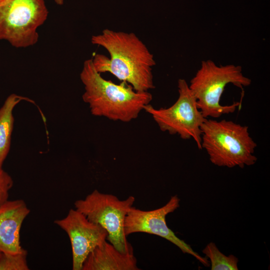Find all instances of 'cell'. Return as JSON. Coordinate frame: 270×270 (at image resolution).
<instances>
[{"label":"cell","mask_w":270,"mask_h":270,"mask_svg":"<svg viewBox=\"0 0 270 270\" xmlns=\"http://www.w3.org/2000/svg\"><path fill=\"white\" fill-rule=\"evenodd\" d=\"M251 82V80L244 75L241 66H218L211 60H206L202 62L189 87L203 116L215 119L233 113L240 105V102L220 104L221 96L226 86L232 84L243 90V88L249 86Z\"/></svg>","instance_id":"4"},{"label":"cell","mask_w":270,"mask_h":270,"mask_svg":"<svg viewBox=\"0 0 270 270\" xmlns=\"http://www.w3.org/2000/svg\"><path fill=\"white\" fill-rule=\"evenodd\" d=\"M32 100L26 97L11 94L0 108V167L6 160L10 150L11 136L14 118L12 111L16 106L22 100Z\"/></svg>","instance_id":"12"},{"label":"cell","mask_w":270,"mask_h":270,"mask_svg":"<svg viewBox=\"0 0 270 270\" xmlns=\"http://www.w3.org/2000/svg\"><path fill=\"white\" fill-rule=\"evenodd\" d=\"M44 0H4L0 2V40L16 48L35 44L38 28L47 19Z\"/></svg>","instance_id":"6"},{"label":"cell","mask_w":270,"mask_h":270,"mask_svg":"<svg viewBox=\"0 0 270 270\" xmlns=\"http://www.w3.org/2000/svg\"><path fill=\"white\" fill-rule=\"evenodd\" d=\"M133 253H122L106 240L86 257L82 270H138Z\"/></svg>","instance_id":"11"},{"label":"cell","mask_w":270,"mask_h":270,"mask_svg":"<svg viewBox=\"0 0 270 270\" xmlns=\"http://www.w3.org/2000/svg\"><path fill=\"white\" fill-rule=\"evenodd\" d=\"M178 196H172L164 206L152 210H143L132 206L128 211L124 224V234L128 236L136 232L155 234L170 241L183 253L191 254L206 266H210L206 257L194 252L192 247L179 238L167 226L166 216L180 206Z\"/></svg>","instance_id":"8"},{"label":"cell","mask_w":270,"mask_h":270,"mask_svg":"<svg viewBox=\"0 0 270 270\" xmlns=\"http://www.w3.org/2000/svg\"><path fill=\"white\" fill-rule=\"evenodd\" d=\"M27 252L10 254L0 252V270H28Z\"/></svg>","instance_id":"14"},{"label":"cell","mask_w":270,"mask_h":270,"mask_svg":"<svg viewBox=\"0 0 270 270\" xmlns=\"http://www.w3.org/2000/svg\"><path fill=\"white\" fill-rule=\"evenodd\" d=\"M91 42L104 48L110 58L96 54L94 66L100 73L108 72L131 85L138 92L154 88L152 68L156 65L153 54L134 33L104 30L94 35Z\"/></svg>","instance_id":"1"},{"label":"cell","mask_w":270,"mask_h":270,"mask_svg":"<svg viewBox=\"0 0 270 270\" xmlns=\"http://www.w3.org/2000/svg\"><path fill=\"white\" fill-rule=\"evenodd\" d=\"M13 184L10 175L0 167V206L8 200L9 192Z\"/></svg>","instance_id":"15"},{"label":"cell","mask_w":270,"mask_h":270,"mask_svg":"<svg viewBox=\"0 0 270 270\" xmlns=\"http://www.w3.org/2000/svg\"><path fill=\"white\" fill-rule=\"evenodd\" d=\"M57 4L61 6L64 4V0H53Z\"/></svg>","instance_id":"16"},{"label":"cell","mask_w":270,"mask_h":270,"mask_svg":"<svg viewBox=\"0 0 270 270\" xmlns=\"http://www.w3.org/2000/svg\"><path fill=\"white\" fill-rule=\"evenodd\" d=\"M2 0H0V2L2 1Z\"/></svg>","instance_id":"17"},{"label":"cell","mask_w":270,"mask_h":270,"mask_svg":"<svg viewBox=\"0 0 270 270\" xmlns=\"http://www.w3.org/2000/svg\"><path fill=\"white\" fill-rule=\"evenodd\" d=\"M202 252L210 262L211 270H238V258L234 255L226 256L220 252L212 242L208 244Z\"/></svg>","instance_id":"13"},{"label":"cell","mask_w":270,"mask_h":270,"mask_svg":"<svg viewBox=\"0 0 270 270\" xmlns=\"http://www.w3.org/2000/svg\"><path fill=\"white\" fill-rule=\"evenodd\" d=\"M201 132L202 149L206 150L214 165L243 168L256 162L254 152L257 144L248 126L231 120L206 118Z\"/></svg>","instance_id":"3"},{"label":"cell","mask_w":270,"mask_h":270,"mask_svg":"<svg viewBox=\"0 0 270 270\" xmlns=\"http://www.w3.org/2000/svg\"><path fill=\"white\" fill-rule=\"evenodd\" d=\"M135 198L124 200L112 194L94 190L84 199L74 202L75 208L90 221L102 226L108 232L106 240L122 253H133L131 244L124 234L126 217L133 206Z\"/></svg>","instance_id":"5"},{"label":"cell","mask_w":270,"mask_h":270,"mask_svg":"<svg viewBox=\"0 0 270 270\" xmlns=\"http://www.w3.org/2000/svg\"><path fill=\"white\" fill-rule=\"evenodd\" d=\"M178 97L172 106L158 109L149 104L144 110L152 116L162 132L178 134L183 140L192 138L202 149L201 126L206 118L198 108L196 98L184 79L178 80Z\"/></svg>","instance_id":"7"},{"label":"cell","mask_w":270,"mask_h":270,"mask_svg":"<svg viewBox=\"0 0 270 270\" xmlns=\"http://www.w3.org/2000/svg\"><path fill=\"white\" fill-rule=\"evenodd\" d=\"M54 222L69 237L73 270H82L89 254L106 240V230L100 225L90 221L76 208L70 209L65 218L56 220Z\"/></svg>","instance_id":"9"},{"label":"cell","mask_w":270,"mask_h":270,"mask_svg":"<svg viewBox=\"0 0 270 270\" xmlns=\"http://www.w3.org/2000/svg\"><path fill=\"white\" fill-rule=\"evenodd\" d=\"M80 78L84 86L82 100L94 116L129 122L152 99L148 91H136L126 82L116 84L104 78L96 70L92 58L84 62Z\"/></svg>","instance_id":"2"},{"label":"cell","mask_w":270,"mask_h":270,"mask_svg":"<svg viewBox=\"0 0 270 270\" xmlns=\"http://www.w3.org/2000/svg\"><path fill=\"white\" fill-rule=\"evenodd\" d=\"M30 212L22 200H6L0 206V252L18 254L26 252L20 246V230Z\"/></svg>","instance_id":"10"}]
</instances>
